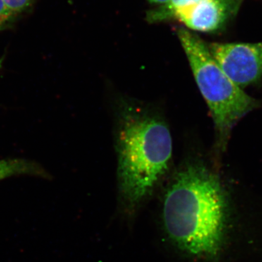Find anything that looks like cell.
I'll list each match as a JSON object with an SVG mask.
<instances>
[{"label":"cell","instance_id":"3957f363","mask_svg":"<svg viewBox=\"0 0 262 262\" xmlns=\"http://www.w3.org/2000/svg\"><path fill=\"white\" fill-rule=\"evenodd\" d=\"M177 35L210 108L220 141L224 142L236 122L257 107L258 101L226 75L201 38L184 29H179Z\"/></svg>","mask_w":262,"mask_h":262},{"label":"cell","instance_id":"277c9868","mask_svg":"<svg viewBox=\"0 0 262 262\" xmlns=\"http://www.w3.org/2000/svg\"><path fill=\"white\" fill-rule=\"evenodd\" d=\"M208 49L226 75L241 89L262 78V42L213 43Z\"/></svg>","mask_w":262,"mask_h":262},{"label":"cell","instance_id":"8992f818","mask_svg":"<svg viewBox=\"0 0 262 262\" xmlns=\"http://www.w3.org/2000/svg\"><path fill=\"white\" fill-rule=\"evenodd\" d=\"M33 176L47 179L48 172L42 165L32 160L24 158H8L0 160V182L18 176Z\"/></svg>","mask_w":262,"mask_h":262},{"label":"cell","instance_id":"5b68a950","mask_svg":"<svg viewBox=\"0 0 262 262\" xmlns=\"http://www.w3.org/2000/svg\"><path fill=\"white\" fill-rule=\"evenodd\" d=\"M241 0H200L175 10L170 18L184 24L187 28L201 32L222 29L236 13Z\"/></svg>","mask_w":262,"mask_h":262},{"label":"cell","instance_id":"ba28073f","mask_svg":"<svg viewBox=\"0 0 262 262\" xmlns=\"http://www.w3.org/2000/svg\"><path fill=\"white\" fill-rule=\"evenodd\" d=\"M5 4L8 7L15 16L18 17L24 12L27 11L32 6L36 0H3Z\"/></svg>","mask_w":262,"mask_h":262},{"label":"cell","instance_id":"30bf717a","mask_svg":"<svg viewBox=\"0 0 262 262\" xmlns=\"http://www.w3.org/2000/svg\"><path fill=\"white\" fill-rule=\"evenodd\" d=\"M150 3H153V4L157 5H166L168 4L169 2H170V0H149Z\"/></svg>","mask_w":262,"mask_h":262},{"label":"cell","instance_id":"8fae6325","mask_svg":"<svg viewBox=\"0 0 262 262\" xmlns=\"http://www.w3.org/2000/svg\"><path fill=\"white\" fill-rule=\"evenodd\" d=\"M3 61H4V58L3 57V58H0V69L3 67Z\"/></svg>","mask_w":262,"mask_h":262},{"label":"cell","instance_id":"52a82bcc","mask_svg":"<svg viewBox=\"0 0 262 262\" xmlns=\"http://www.w3.org/2000/svg\"><path fill=\"white\" fill-rule=\"evenodd\" d=\"M200 0H170L168 4L163 5L159 9L151 13L149 18L152 21L163 20L170 18V15L175 10L195 3Z\"/></svg>","mask_w":262,"mask_h":262},{"label":"cell","instance_id":"9c48e42d","mask_svg":"<svg viewBox=\"0 0 262 262\" xmlns=\"http://www.w3.org/2000/svg\"><path fill=\"white\" fill-rule=\"evenodd\" d=\"M16 18L8 9L4 1L0 0V32L9 27Z\"/></svg>","mask_w":262,"mask_h":262},{"label":"cell","instance_id":"7a4b0ae2","mask_svg":"<svg viewBox=\"0 0 262 262\" xmlns=\"http://www.w3.org/2000/svg\"><path fill=\"white\" fill-rule=\"evenodd\" d=\"M117 152L120 192L135 206L168 172L173 153L171 134L159 117L126 106L119 122Z\"/></svg>","mask_w":262,"mask_h":262},{"label":"cell","instance_id":"6da1fadb","mask_svg":"<svg viewBox=\"0 0 262 262\" xmlns=\"http://www.w3.org/2000/svg\"><path fill=\"white\" fill-rule=\"evenodd\" d=\"M225 208L218 177L203 164H186L165 194V230L184 252L194 256H214L222 243Z\"/></svg>","mask_w":262,"mask_h":262}]
</instances>
